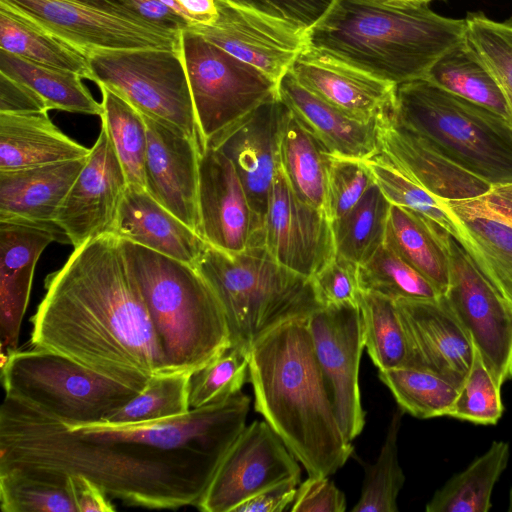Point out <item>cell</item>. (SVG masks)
<instances>
[{"instance_id":"cell-1","label":"cell","mask_w":512,"mask_h":512,"mask_svg":"<svg viewBox=\"0 0 512 512\" xmlns=\"http://www.w3.org/2000/svg\"><path fill=\"white\" fill-rule=\"evenodd\" d=\"M34 316L31 344L66 356L142 390L166 373L141 289L121 239L106 233L74 251L47 275Z\"/></svg>"},{"instance_id":"cell-2","label":"cell","mask_w":512,"mask_h":512,"mask_svg":"<svg viewBox=\"0 0 512 512\" xmlns=\"http://www.w3.org/2000/svg\"><path fill=\"white\" fill-rule=\"evenodd\" d=\"M222 458L196 451L90 440L60 420L5 396L0 408V469L81 475L127 504L196 506Z\"/></svg>"},{"instance_id":"cell-3","label":"cell","mask_w":512,"mask_h":512,"mask_svg":"<svg viewBox=\"0 0 512 512\" xmlns=\"http://www.w3.org/2000/svg\"><path fill=\"white\" fill-rule=\"evenodd\" d=\"M306 319L282 323L253 344L248 381L256 412L308 475L330 476L353 446L337 419Z\"/></svg>"},{"instance_id":"cell-4","label":"cell","mask_w":512,"mask_h":512,"mask_svg":"<svg viewBox=\"0 0 512 512\" xmlns=\"http://www.w3.org/2000/svg\"><path fill=\"white\" fill-rule=\"evenodd\" d=\"M466 40L465 18L395 0H333L306 31L307 45L396 85L424 79Z\"/></svg>"},{"instance_id":"cell-5","label":"cell","mask_w":512,"mask_h":512,"mask_svg":"<svg viewBox=\"0 0 512 512\" xmlns=\"http://www.w3.org/2000/svg\"><path fill=\"white\" fill-rule=\"evenodd\" d=\"M121 243L168 372L192 373L231 346L222 304L196 267L128 240Z\"/></svg>"},{"instance_id":"cell-6","label":"cell","mask_w":512,"mask_h":512,"mask_svg":"<svg viewBox=\"0 0 512 512\" xmlns=\"http://www.w3.org/2000/svg\"><path fill=\"white\" fill-rule=\"evenodd\" d=\"M195 267L222 304L231 346L247 352L273 328L322 308L311 280L277 263L263 245L228 254L207 243Z\"/></svg>"},{"instance_id":"cell-7","label":"cell","mask_w":512,"mask_h":512,"mask_svg":"<svg viewBox=\"0 0 512 512\" xmlns=\"http://www.w3.org/2000/svg\"><path fill=\"white\" fill-rule=\"evenodd\" d=\"M394 120L492 186L512 183V123L426 79L397 85Z\"/></svg>"},{"instance_id":"cell-8","label":"cell","mask_w":512,"mask_h":512,"mask_svg":"<svg viewBox=\"0 0 512 512\" xmlns=\"http://www.w3.org/2000/svg\"><path fill=\"white\" fill-rule=\"evenodd\" d=\"M0 368L5 396L67 427L101 422L140 392L66 356L37 347L16 349Z\"/></svg>"},{"instance_id":"cell-9","label":"cell","mask_w":512,"mask_h":512,"mask_svg":"<svg viewBox=\"0 0 512 512\" xmlns=\"http://www.w3.org/2000/svg\"><path fill=\"white\" fill-rule=\"evenodd\" d=\"M180 48L98 50L87 59L93 82L113 90L142 115L181 131L199 145L201 153L203 145Z\"/></svg>"},{"instance_id":"cell-10","label":"cell","mask_w":512,"mask_h":512,"mask_svg":"<svg viewBox=\"0 0 512 512\" xmlns=\"http://www.w3.org/2000/svg\"><path fill=\"white\" fill-rule=\"evenodd\" d=\"M180 50L203 150L239 119L278 96V83L190 29L181 32Z\"/></svg>"},{"instance_id":"cell-11","label":"cell","mask_w":512,"mask_h":512,"mask_svg":"<svg viewBox=\"0 0 512 512\" xmlns=\"http://www.w3.org/2000/svg\"><path fill=\"white\" fill-rule=\"evenodd\" d=\"M86 57L98 50L178 49L181 32L84 0H0Z\"/></svg>"},{"instance_id":"cell-12","label":"cell","mask_w":512,"mask_h":512,"mask_svg":"<svg viewBox=\"0 0 512 512\" xmlns=\"http://www.w3.org/2000/svg\"><path fill=\"white\" fill-rule=\"evenodd\" d=\"M448 250L449 285L443 295L485 366L502 386L512 379V308L451 235Z\"/></svg>"},{"instance_id":"cell-13","label":"cell","mask_w":512,"mask_h":512,"mask_svg":"<svg viewBox=\"0 0 512 512\" xmlns=\"http://www.w3.org/2000/svg\"><path fill=\"white\" fill-rule=\"evenodd\" d=\"M298 462L265 420H255L233 442L196 507L204 512H233L265 489L300 482Z\"/></svg>"},{"instance_id":"cell-14","label":"cell","mask_w":512,"mask_h":512,"mask_svg":"<svg viewBox=\"0 0 512 512\" xmlns=\"http://www.w3.org/2000/svg\"><path fill=\"white\" fill-rule=\"evenodd\" d=\"M306 320L337 419L352 441L365 425L359 389V365L365 347L359 307H322Z\"/></svg>"},{"instance_id":"cell-15","label":"cell","mask_w":512,"mask_h":512,"mask_svg":"<svg viewBox=\"0 0 512 512\" xmlns=\"http://www.w3.org/2000/svg\"><path fill=\"white\" fill-rule=\"evenodd\" d=\"M263 246L277 263L309 279L335 256L330 219L295 194L281 166L263 217Z\"/></svg>"},{"instance_id":"cell-16","label":"cell","mask_w":512,"mask_h":512,"mask_svg":"<svg viewBox=\"0 0 512 512\" xmlns=\"http://www.w3.org/2000/svg\"><path fill=\"white\" fill-rule=\"evenodd\" d=\"M200 235L228 254L263 245V218L254 210L231 160L206 145L200 153Z\"/></svg>"},{"instance_id":"cell-17","label":"cell","mask_w":512,"mask_h":512,"mask_svg":"<svg viewBox=\"0 0 512 512\" xmlns=\"http://www.w3.org/2000/svg\"><path fill=\"white\" fill-rule=\"evenodd\" d=\"M127 186L108 129L101 122L99 136L55 219L74 248L112 233Z\"/></svg>"},{"instance_id":"cell-18","label":"cell","mask_w":512,"mask_h":512,"mask_svg":"<svg viewBox=\"0 0 512 512\" xmlns=\"http://www.w3.org/2000/svg\"><path fill=\"white\" fill-rule=\"evenodd\" d=\"M218 8L213 24L188 29L279 83L306 45V31L226 0Z\"/></svg>"},{"instance_id":"cell-19","label":"cell","mask_w":512,"mask_h":512,"mask_svg":"<svg viewBox=\"0 0 512 512\" xmlns=\"http://www.w3.org/2000/svg\"><path fill=\"white\" fill-rule=\"evenodd\" d=\"M409 348V367L433 373L459 388L475 347L444 295L395 301Z\"/></svg>"},{"instance_id":"cell-20","label":"cell","mask_w":512,"mask_h":512,"mask_svg":"<svg viewBox=\"0 0 512 512\" xmlns=\"http://www.w3.org/2000/svg\"><path fill=\"white\" fill-rule=\"evenodd\" d=\"M288 111L277 96L253 109L207 144L231 160L254 210L262 218L275 174L281 166V134Z\"/></svg>"},{"instance_id":"cell-21","label":"cell","mask_w":512,"mask_h":512,"mask_svg":"<svg viewBox=\"0 0 512 512\" xmlns=\"http://www.w3.org/2000/svg\"><path fill=\"white\" fill-rule=\"evenodd\" d=\"M147 125L145 189L200 235L199 145L181 131L143 115Z\"/></svg>"},{"instance_id":"cell-22","label":"cell","mask_w":512,"mask_h":512,"mask_svg":"<svg viewBox=\"0 0 512 512\" xmlns=\"http://www.w3.org/2000/svg\"><path fill=\"white\" fill-rule=\"evenodd\" d=\"M289 71L305 89L355 119L370 121L395 111L396 84L307 44Z\"/></svg>"},{"instance_id":"cell-23","label":"cell","mask_w":512,"mask_h":512,"mask_svg":"<svg viewBox=\"0 0 512 512\" xmlns=\"http://www.w3.org/2000/svg\"><path fill=\"white\" fill-rule=\"evenodd\" d=\"M59 232L29 224L0 222V363L17 349L37 261Z\"/></svg>"},{"instance_id":"cell-24","label":"cell","mask_w":512,"mask_h":512,"mask_svg":"<svg viewBox=\"0 0 512 512\" xmlns=\"http://www.w3.org/2000/svg\"><path fill=\"white\" fill-rule=\"evenodd\" d=\"M379 148L394 167L439 199H475L492 187L445 157L421 136L397 124L394 112L380 120Z\"/></svg>"},{"instance_id":"cell-25","label":"cell","mask_w":512,"mask_h":512,"mask_svg":"<svg viewBox=\"0 0 512 512\" xmlns=\"http://www.w3.org/2000/svg\"><path fill=\"white\" fill-rule=\"evenodd\" d=\"M278 96L328 154L365 161L380 152L384 115L370 121L355 119L305 89L290 71L278 83Z\"/></svg>"},{"instance_id":"cell-26","label":"cell","mask_w":512,"mask_h":512,"mask_svg":"<svg viewBox=\"0 0 512 512\" xmlns=\"http://www.w3.org/2000/svg\"><path fill=\"white\" fill-rule=\"evenodd\" d=\"M86 160L0 171V222L29 224L66 235L55 219Z\"/></svg>"},{"instance_id":"cell-27","label":"cell","mask_w":512,"mask_h":512,"mask_svg":"<svg viewBox=\"0 0 512 512\" xmlns=\"http://www.w3.org/2000/svg\"><path fill=\"white\" fill-rule=\"evenodd\" d=\"M113 234L195 267L207 242L145 189L128 185Z\"/></svg>"},{"instance_id":"cell-28","label":"cell","mask_w":512,"mask_h":512,"mask_svg":"<svg viewBox=\"0 0 512 512\" xmlns=\"http://www.w3.org/2000/svg\"><path fill=\"white\" fill-rule=\"evenodd\" d=\"M90 150L64 134L48 111L0 113V171L84 158Z\"/></svg>"},{"instance_id":"cell-29","label":"cell","mask_w":512,"mask_h":512,"mask_svg":"<svg viewBox=\"0 0 512 512\" xmlns=\"http://www.w3.org/2000/svg\"><path fill=\"white\" fill-rule=\"evenodd\" d=\"M449 236L427 217L391 204L384 243L442 295L449 285Z\"/></svg>"},{"instance_id":"cell-30","label":"cell","mask_w":512,"mask_h":512,"mask_svg":"<svg viewBox=\"0 0 512 512\" xmlns=\"http://www.w3.org/2000/svg\"><path fill=\"white\" fill-rule=\"evenodd\" d=\"M442 202L457 227V241L512 308V226Z\"/></svg>"},{"instance_id":"cell-31","label":"cell","mask_w":512,"mask_h":512,"mask_svg":"<svg viewBox=\"0 0 512 512\" xmlns=\"http://www.w3.org/2000/svg\"><path fill=\"white\" fill-rule=\"evenodd\" d=\"M329 157L330 154L289 110L281 134V167L295 194L325 213Z\"/></svg>"},{"instance_id":"cell-32","label":"cell","mask_w":512,"mask_h":512,"mask_svg":"<svg viewBox=\"0 0 512 512\" xmlns=\"http://www.w3.org/2000/svg\"><path fill=\"white\" fill-rule=\"evenodd\" d=\"M424 79L512 123L501 87L468 40L442 55Z\"/></svg>"},{"instance_id":"cell-33","label":"cell","mask_w":512,"mask_h":512,"mask_svg":"<svg viewBox=\"0 0 512 512\" xmlns=\"http://www.w3.org/2000/svg\"><path fill=\"white\" fill-rule=\"evenodd\" d=\"M508 442L493 441L488 450L451 477L427 503V512H488L494 486L507 467Z\"/></svg>"},{"instance_id":"cell-34","label":"cell","mask_w":512,"mask_h":512,"mask_svg":"<svg viewBox=\"0 0 512 512\" xmlns=\"http://www.w3.org/2000/svg\"><path fill=\"white\" fill-rule=\"evenodd\" d=\"M0 73L32 89L48 110L87 115L102 114L98 103L77 73L42 65L0 49Z\"/></svg>"},{"instance_id":"cell-35","label":"cell","mask_w":512,"mask_h":512,"mask_svg":"<svg viewBox=\"0 0 512 512\" xmlns=\"http://www.w3.org/2000/svg\"><path fill=\"white\" fill-rule=\"evenodd\" d=\"M0 49L93 81L85 55L0 2Z\"/></svg>"},{"instance_id":"cell-36","label":"cell","mask_w":512,"mask_h":512,"mask_svg":"<svg viewBox=\"0 0 512 512\" xmlns=\"http://www.w3.org/2000/svg\"><path fill=\"white\" fill-rule=\"evenodd\" d=\"M3 512H78L69 475L41 469H0Z\"/></svg>"},{"instance_id":"cell-37","label":"cell","mask_w":512,"mask_h":512,"mask_svg":"<svg viewBox=\"0 0 512 512\" xmlns=\"http://www.w3.org/2000/svg\"><path fill=\"white\" fill-rule=\"evenodd\" d=\"M391 203L375 183L344 216L332 223L335 255L358 266L384 244Z\"/></svg>"},{"instance_id":"cell-38","label":"cell","mask_w":512,"mask_h":512,"mask_svg":"<svg viewBox=\"0 0 512 512\" xmlns=\"http://www.w3.org/2000/svg\"><path fill=\"white\" fill-rule=\"evenodd\" d=\"M101 122L108 129L128 185L145 189L147 125L143 115L123 97L104 85ZM146 190V189H145Z\"/></svg>"},{"instance_id":"cell-39","label":"cell","mask_w":512,"mask_h":512,"mask_svg":"<svg viewBox=\"0 0 512 512\" xmlns=\"http://www.w3.org/2000/svg\"><path fill=\"white\" fill-rule=\"evenodd\" d=\"M191 373L166 372L152 376L145 387L101 422L114 426L138 425L183 416L190 411Z\"/></svg>"},{"instance_id":"cell-40","label":"cell","mask_w":512,"mask_h":512,"mask_svg":"<svg viewBox=\"0 0 512 512\" xmlns=\"http://www.w3.org/2000/svg\"><path fill=\"white\" fill-rule=\"evenodd\" d=\"M364 344L378 370L409 367L406 334L394 300L360 291Z\"/></svg>"},{"instance_id":"cell-41","label":"cell","mask_w":512,"mask_h":512,"mask_svg":"<svg viewBox=\"0 0 512 512\" xmlns=\"http://www.w3.org/2000/svg\"><path fill=\"white\" fill-rule=\"evenodd\" d=\"M378 376L398 407L420 419L446 416L459 392L443 378L413 367L379 370Z\"/></svg>"},{"instance_id":"cell-42","label":"cell","mask_w":512,"mask_h":512,"mask_svg":"<svg viewBox=\"0 0 512 512\" xmlns=\"http://www.w3.org/2000/svg\"><path fill=\"white\" fill-rule=\"evenodd\" d=\"M360 290L394 301L434 299L442 294L385 243L358 266Z\"/></svg>"},{"instance_id":"cell-43","label":"cell","mask_w":512,"mask_h":512,"mask_svg":"<svg viewBox=\"0 0 512 512\" xmlns=\"http://www.w3.org/2000/svg\"><path fill=\"white\" fill-rule=\"evenodd\" d=\"M405 412L398 407L392 415L377 460L366 467L360 498L352 512H397V498L405 483L398 459V434Z\"/></svg>"},{"instance_id":"cell-44","label":"cell","mask_w":512,"mask_h":512,"mask_svg":"<svg viewBox=\"0 0 512 512\" xmlns=\"http://www.w3.org/2000/svg\"><path fill=\"white\" fill-rule=\"evenodd\" d=\"M365 161L373 174L375 183L391 204L405 207L427 217L456 240L458 239L457 227L441 199L399 171L382 153L379 152Z\"/></svg>"},{"instance_id":"cell-45","label":"cell","mask_w":512,"mask_h":512,"mask_svg":"<svg viewBox=\"0 0 512 512\" xmlns=\"http://www.w3.org/2000/svg\"><path fill=\"white\" fill-rule=\"evenodd\" d=\"M249 377V352L230 346L190 375V409L227 400L241 391Z\"/></svg>"},{"instance_id":"cell-46","label":"cell","mask_w":512,"mask_h":512,"mask_svg":"<svg viewBox=\"0 0 512 512\" xmlns=\"http://www.w3.org/2000/svg\"><path fill=\"white\" fill-rule=\"evenodd\" d=\"M465 21L467 40L498 82L512 115V16L495 21L478 11Z\"/></svg>"},{"instance_id":"cell-47","label":"cell","mask_w":512,"mask_h":512,"mask_svg":"<svg viewBox=\"0 0 512 512\" xmlns=\"http://www.w3.org/2000/svg\"><path fill=\"white\" fill-rule=\"evenodd\" d=\"M503 412L501 386L475 349L470 371L446 417L476 425H496Z\"/></svg>"},{"instance_id":"cell-48","label":"cell","mask_w":512,"mask_h":512,"mask_svg":"<svg viewBox=\"0 0 512 512\" xmlns=\"http://www.w3.org/2000/svg\"><path fill=\"white\" fill-rule=\"evenodd\" d=\"M374 184L366 161L330 155L326 207L330 221L347 214Z\"/></svg>"},{"instance_id":"cell-49","label":"cell","mask_w":512,"mask_h":512,"mask_svg":"<svg viewBox=\"0 0 512 512\" xmlns=\"http://www.w3.org/2000/svg\"><path fill=\"white\" fill-rule=\"evenodd\" d=\"M310 280L322 307L358 306V265L352 261L335 255Z\"/></svg>"},{"instance_id":"cell-50","label":"cell","mask_w":512,"mask_h":512,"mask_svg":"<svg viewBox=\"0 0 512 512\" xmlns=\"http://www.w3.org/2000/svg\"><path fill=\"white\" fill-rule=\"evenodd\" d=\"M307 31L333 0H226Z\"/></svg>"},{"instance_id":"cell-51","label":"cell","mask_w":512,"mask_h":512,"mask_svg":"<svg viewBox=\"0 0 512 512\" xmlns=\"http://www.w3.org/2000/svg\"><path fill=\"white\" fill-rule=\"evenodd\" d=\"M346 499L328 476H309L297 488L292 512H344Z\"/></svg>"},{"instance_id":"cell-52","label":"cell","mask_w":512,"mask_h":512,"mask_svg":"<svg viewBox=\"0 0 512 512\" xmlns=\"http://www.w3.org/2000/svg\"><path fill=\"white\" fill-rule=\"evenodd\" d=\"M443 201L461 211L496 219L512 226V183L492 186L486 194L475 199Z\"/></svg>"},{"instance_id":"cell-53","label":"cell","mask_w":512,"mask_h":512,"mask_svg":"<svg viewBox=\"0 0 512 512\" xmlns=\"http://www.w3.org/2000/svg\"><path fill=\"white\" fill-rule=\"evenodd\" d=\"M48 111L45 102L27 85L0 73V113Z\"/></svg>"},{"instance_id":"cell-54","label":"cell","mask_w":512,"mask_h":512,"mask_svg":"<svg viewBox=\"0 0 512 512\" xmlns=\"http://www.w3.org/2000/svg\"><path fill=\"white\" fill-rule=\"evenodd\" d=\"M299 481L291 480L265 489L239 504L233 512H283L290 510Z\"/></svg>"},{"instance_id":"cell-55","label":"cell","mask_w":512,"mask_h":512,"mask_svg":"<svg viewBox=\"0 0 512 512\" xmlns=\"http://www.w3.org/2000/svg\"><path fill=\"white\" fill-rule=\"evenodd\" d=\"M140 18L159 27L181 32L190 27L184 17L176 13L160 0H118Z\"/></svg>"},{"instance_id":"cell-56","label":"cell","mask_w":512,"mask_h":512,"mask_svg":"<svg viewBox=\"0 0 512 512\" xmlns=\"http://www.w3.org/2000/svg\"><path fill=\"white\" fill-rule=\"evenodd\" d=\"M78 512H111L115 507L107 493L96 483L81 475H69Z\"/></svg>"},{"instance_id":"cell-57","label":"cell","mask_w":512,"mask_h":512,"mask_svg":"<svg viewBox=\"0 0 512 512\" xmlns=\"http://www.w3.org/2000/svg\"><path fill=\"white\" fill-rule=\"evenodd\" d=\"M193 24L211 25L219 16L218 0H178Z\"/></svg>"},{"instance_id":"cell-58","label":"cell","mask_w":512,"mask_h":512,"mask_svg":"<svg viewBox=\"0 0 512 512\" xmlns=\"http://www.w3.org/2000/svg\"><path fill=\"white\" fill-rule=\"evenodd\" d=\"M90 3L97 4L105 9H109L133 18L142 19L139 16H137L135 13H133L131 10H129L126 6H124L122 3H120L118 0H84ZM144 20V19H142Z\"/></svg>"},{"instance_id":"cell-59","label":"cell","mask_w":512,"mask_h":512,"mask_svg":"<svg viewBox=\"0 0 512 512\" xmlns=\"http://www.w3.org/2000/svg\"><path fill=\"white\" fill-rule=\"evenodd\" d=\"M160 1L163 2L165 5H167L169 8H171L172 10H174L176 13H178L179 15L184 17L192 25L191 17L186 12V10L182 7V5L178 2V0H160Z\"/></svg>"},{"instance_id":"cell-60","label":"cell","mask_w":512,"mask_h":512,"mask_svg":"<svg viewBox=\"0 0 512 512\" xmlns=\"http://www.w3.org/2000/svg\"><path fill=\"white\" fill-rule=\"evenodd\" d=\"M407 4H413V5H428L433 0H395Z\"/></svg>"},{"instance_id":"cell-61","label":"cell","mask_w":512,"mask_h":512,"mask_svg":"<svg viewBox=\"0 0 512 512\" xmlns=\"http://www.w3.org/2000/svg\"><path fill=\"white\" fill-rule=\"evenodd\" d=\"M508 511L512 512V488L510 489V492H509V507H508Z\"/></svg>"}]
</instances>
